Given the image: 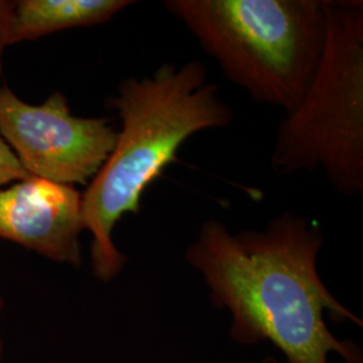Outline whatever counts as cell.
I'll use <instances>...</instances> for the list:
<instances>
[{
  "label": "cell",
  "instance_id": "2",
  "mask_svg": "<svg viewBox=\"0 0 363 363\" xmlns=\"http://www.w3.org/2000/svg\"><path fill=\"white\" fill-rule=\"evenodd\" d=\"M208 77L206 66L195 60L164 64L151 76L121 81L116 96L106 101L120 117L121 130L82 194L96 279L111 281L123 272L127 256L115 244V228L124 216L140 213L144 191L177 160L182 144L201 130L233 123V111Z\"/></svg>",
  "mask_w": 363,
  "mask_h": 363
},
{
  "label": "cell",
  "instance_id": "3",
  "mask_svg": "<svg viewBox=\"0 0 363 363\" xmlns=\"http://www.w3.org/2000/svg\"><path fill=\"white\" fill-rule=\"evenodd\" d=\"M222 73L259 104L294 111L325 39V0H166Z\"/></svg>",
  "mask_w": 363,
  "mask_h": 363
},
{
  "label": "cell",
  "instance_id": "1",
  "mask_svg": "<svg viewBox=\"0 0 363 363\" xmlns=\"http://www.w3.org/2000/svg\"><path fill=\"white\" fill-rule=\"evenodd\" d=\"M325 235L286 211L262 230L232 233L206 220L184 259L201 274L216 308L230 316L229 334L242 346L269 343L283 363H363V352L337 337L327 319L363 328L361 316L328 289L318 269Z\"/></svg>",
  "mask_w": 363,
  "mask_h": 363
},
{
  "label": "cell",
  "instance_id": "4",
  "mask_svg": "<svg viewBox=\"0 0 363 363\" xmlns=\"http://www.w3.org/2000/svg\"><path fill=\"white\" fill-rule=\"evenodd\" d=\"M323 52L276 133V174L322 169L339 193H363V1L325 0Z\"/></svg>",
  "mask_w": 363,
  "mask_h": 363
},
{
  "label": "cell",
  "instance_id": "5",
  "mask_svg": "<svg viewBox=\"0 0 363 363\" xmlns=\"http://www.w3.org/2000/svg\"><path fill=\"white\" fill-rule=\"evenodd\" d=\"M0 136L33 177L88 184L113 151L117 130L105 117L73 115L65 94L28 104L0 85Z\"/></svg>",
  "mask_w": 363,
  "mask_h": 363
},
{
  "label": "cell",
  "instance_id": "8",
  "mask_svg": "<svg viewBox=\"0 0 363 363\" xmlns=\"http://www.w3.org/2000/svg\"><path fill=\"white\" fill-rule=\"evenodd\" d=\"M33 178L19 163L13 150L0 136V189L13 182L26 181Z\"/></svg>",
  "mask_w": 363,
  "mask_h": 363
},
{
  "label": "cell",
  "instance_id": "9",
  "mask_svg": "<svg viewBox=\"0 0 363 363\" xmlns=\"http://www.w3.org/2000/svg\"><path fill=\"white\" fill-rule=\"evenodd\" d=\"M15 1L0 0V85L3 78V57L9 46L13 45V25Z\"/></svg>",
  "mask_w": 363,
  "mask_h": 363
},
{
  "label": "cell",
  "instance_id": "10",
  "mask_svg": "<svg viewBox=\"0 0 363 363\" xmlns=\"http://www.w3.org/2000/svg\"><path fill=\"white\" fill-rule=\"evenodd\" d=\"M3 308H4V303L0 296V359H1V354H3V337H1V312H3Z\"/></svg>",
  "mask_w": 363,
  "mask_h": 363
},
{
  "label": "cell",
  "instance_id": "6",
  "mask_svg": "<svg viewBox=\"0 0 363 363\" xmlns=\"http://www.w3.org/2000/svg\"><path fill=\"white\" fill-rule=\"evenodd\" d=\"M82 194L40 178L0 189V238L57 264L82 265Z\"/></svg>",
  "mask_w": 363,
  "mask_h": 363
},
{
  "label": "cell",
  "instance_id": "11",
  "mask_svg": "<svg viewBox=\"0 0 363 363\" xmlns=\"http://www.w3.org/2000/svg\"><path fill=\"white\" fill-rule=\"evenodd\" d=\"M259 363H283L280 362L279 359H276V358H273V357H268V358H265V359H262Z\"/></svg>",
  "mask_w": 363,
  "mask_h": 363
},
{
  "label": "cell",
  "instance_id": "7",
  "mask_svg": "<svg viewBox=\"0 0 363 363\" xmlns=\"http://www.w3.org/2000/svg\"><path fill=\"white\" fill-rule=\"evenodd\" d=\"M130 0H21L15 1L13 45L54 33L99 26L130 7Z\"/></svg>",
  "mask_w": 363,
  "mask_h": 363
}]
</instances>
